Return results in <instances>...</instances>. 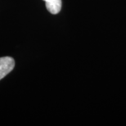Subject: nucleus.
Here are the masks:
<instances>
[{
  "mask_svg": "<svg viewBox=\"0 0 126 126\" xmlns=\"http://www.w3.org/2000/svg\"><path fill=\"white\" fill-rule=\"evenodd\" d=\"M15 67V61L11 57H0V80L8 75Z\"/></svg>",
  "mask_w": 126,
  "mask_h": 126,
  "instance_id": "nucleus-1",
  "label": "nucleus"
},
{
  "mask_svg": "<svg viewBox=\"0 0 126 126\" xmlns=\"http://www.w3.org/2000/svg\"><path fill=\"white\" fill-rule=\"evenodd\" d=\"M46 7L52 14H57L62 9V0H44Z\"/></svg>",
  "mask_w": 126,
  "mask_h": 126,
  "instance_id": "nucleus-2",
  "label": "nucleus"
}]
</instances>
